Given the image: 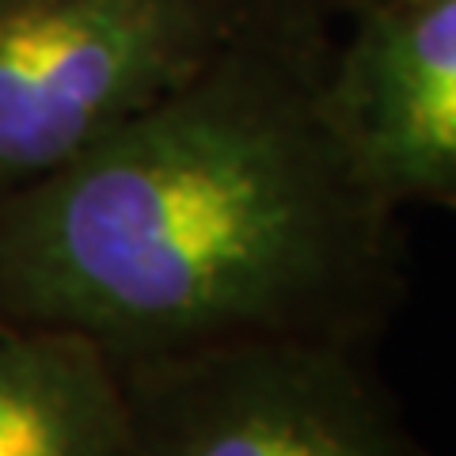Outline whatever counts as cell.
Returning <instances> with one entry per match:
<instances>
[{"mask_svg": "<svg viewBox=\"0 0 456 456\" xmlns=\"http://www.w3.org/2000/svg\"><path fill=\"white\" fill-rule=\"evenodd\" d=\"M331 42L316 12L255 0L183 88L0 194V316L114 362L251 338L373 346L407 297V244L327 110Z\"/></svg>", "mask_w": 456, "mask_h": 456, "instance_id": "6da1fadb", "label": "cell"}, {"mask_svg": "<svg viewBox=\"0 0 456 456\" xmlns=\"http://www.w3.org/2000/svg\"><path fill=\"white\" fill-rule=\"evenodd\" d=\"M255 0H0V194L95 149L183 88Z\"/></svg>", "mask_w": 456, "mask_h": 456, "instance_id": "7a4b0ae2", "label": "cell"}, {"mask_svg": "<svg viewBox=\"0 0 456 456\" xmlns=\"http://www.w3.org/2000/svg\"><path fill=\"white\" fill-rule=\"evenodd\" d=\"M114 365L134 456H430L358 346L251 338Z\"/></svg>", "mask_w": 456, "mask_h": 456, "instance_id": "3957f363", "label": "cell"}, {"mask_svg": "<svg viewBox=\"0 0 456 456\" xmlns=\"http://www.w3.org/2000/svg\"><path fill=\"white\" fill-rule=\"evenodd\" d=\"M327 110L392 206L456 209V0H373L327 57Z\"/></svg>", "mask_w": 456, "mask_h": 456, "instance_id": "277c9868", "label": "cell"}, {"mask_svg": "<svg viewBox=\"0 0 456 456\" xmlns=\"http://www.w3.org/2000/svg\"><path fill=\"white\" fill-rule=\"evenodd\" d=\"M0 456H134L114 358L61 327L0 316Z\"/></svg>", "mask_w": 456, "mask_h": 456, "instance_id": "5b68a950", "label": "cell"}, {"mask_svg": "<svg viewBox=\"0 0 456 456\" xmlns=\"http://www.w3.org/2000/svg\"><path fill=\"white\" fill-rule=\"evenodd\" d=\"M293 4H301L308 12H316V16H323L327 23H346L354 12H362L365 4H373V0H293Z\"/></svg>", "mask_w": 456, "mask_h": 456, "instance_id": "8992f818", "label": "cell"}]
</instances>
